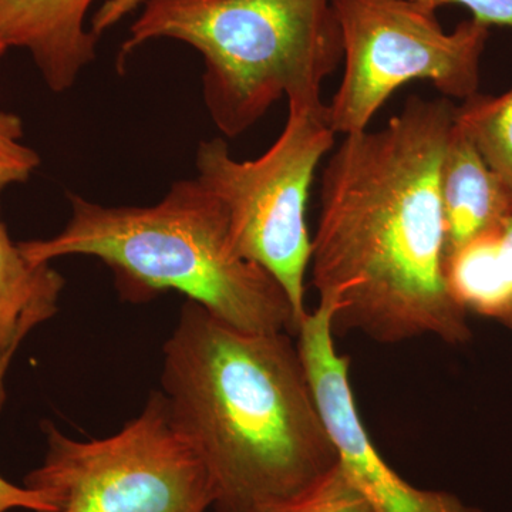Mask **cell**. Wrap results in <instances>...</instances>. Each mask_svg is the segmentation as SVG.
Listing matches in <instances>:
<instances>
[{
	"mask_svg": "<svg viewBox=\"0 0 512 512\" xmlns=\"http://www.w3.org/2000/svg\"><path fill=\"white\" fill-rule=\"evenodd\" d=\"M456 107L412 96L386 127L343 137L320 177L312 282L335 333L379 343L471 338L448 289L440 165Z\"/></svg>",
	"mask_w": 512,
	"mask_h": 512,
	"instance_id": "1",
	"label": "cell"
},
{
	"mask_svg": "<svg viewBox=\"0 0 512 512\" xmlns=\"http://www.w3.org/2000/svg\"><path fill=\"white\" fill-rule=\"evenodd\" d=\"M161 393L210 470L215 512H289L339 466L288 332H249L187 301Z\"/></svg>",
	"mask_w": 512,
	"mask_h": 512,
	"instance_id": "2",
	"label": "cell"
},
{
	"mask_svg": "<svg viewBox=\"0 0 512 512\" xmlns=\"http://www.w3.org/2000/svg\"><path fill=\"white\" fill-rule=\"evenodd\" d=\"M69 201L72 217L59 234L18 242L33 264L93 256L109 266L123 301L175 291L235 328L296 335L288 295L238 251L224 208L197 178L175 181L147 207H107L79 194Z\"/></svg>",
	"mask_w": 512,
	"mask_h": 512,
	"instance_id": "3",
	"label": "cell"
},
{
	"mask_svg": "<svg viewBox=\"0 0 512 512\" xmlns=\"http://www.w3.org/2000/svg\"><path fill=\"white\" fill-rule=\"evenodd\" d=\"M158 39L200 53L204 104L228 138L254 127L282 97L322 99L323 82L343 60L332 0H144L119 69Z\"/></svg>",
	"mask_w": 512,
	"mask_h": 512,
	"instance_id": "4",
	"label": "cell"
},
{
	"mask_svg": "<svg viewBox=\"0 0 512 512\" xmlns=\"http://www.w3.org/2000/svg\"><path fill=\"white\" fill-rule=\"evenodd\" d=\"M288 107L284 130L255 160H237L224 138L202 141L195 178L220 201L238 251L282 286L299 328L308 315L305 278L312 254L306 210L336 133L322 99L289 100Z\"/></svg>",
	"mask_w": 512,
	"mask_h": 512,
	"instance_id": "5",
	"label": "cell"
},
{
	"mask_svg": "<svg viewBox=\"0 0 512 512\" xmlns=\"http://www.w3.org/2000/svg\"><path fill=\"white\" fill-rule=\"evenodd\" d=\"M47 453L25 487L52 498L59 512H205L215 501L210 470L175 423L164 394L99 440H74L43 421Z\"/></svg>",
	"mask_w": 512,
	"mask_h": 512,
	"instance_id": "6",
	"label": "cell"
},
{
	"mask_svg": "<svg viewBox=\"0 0 512 512\" xmlns=\"http://www.w3.org/2000/svg\"><path fill=\"white\" fill-rule=\"evenodd\" d=\"M343 43V70L328 104L329 123L343 137L362 133L404 84L429 82L451 99L478 94L490 28L474 19L453 32L437 9L414 0H332Z\"/></svg>",
	"mask_w": 512,
	"mask_h": 512,
	"instance_id": "7",
	"label": "cell"
},
{
	"mask_svg": "<svg viewBox=\"0 0 512 512\" xmlns=\"http://www.w3.org/2000/svg\"><path fill=\"white\" fill-rule=\"evenodd\" d=\"M335 308L319 301L296 330V343L339 466L375 512H483L447 491L420 490L407 483L377 451L367 433L352 384L350 359L339 352Z\"/></svg>",
	"mask_w": 512,
	"mask_h": 512,
	"instance_id": "8",
	"label": "cell"
},
{
	"mask_svg": "<svg viewBox=\"0 0 512 512\" xmlns=\"http://www.w3.org/2000/svg\"><path fill=\"white\" fill-rule=\"evenodd\" d=\"M96 0H0V45L26 50L52 92L72 89L96 59L86 28Z\"/></svg>",
	"mask_w": 512,
	"mask_h": 512,
	"instance_id": "9",
	"label": "cell"
},
{
	"mask_svg": "<svg viewBox=\"0 0 512 512\" xmlns=\"http://www.w3.org/2000/svg\"><path fill=\"white\" fill-rule=\"evenodd\" d=\"M444 269L468 244L512 218V190L454 119L440 165Z\"/></svg>",
	"mask_w": 512,
	"mask_h": 512,
	"instance_id": "10",
	"label": "cell"
},
{
	"mask_svg": "<svg viewBox=\"0 0 512 512\" xmlns=\"http://www.w3.org/2000/svg\"><path fill=\"white\" fill-rule=\"evenodd\" d=\"M64 284L50 264H33L23 255L0 210V390L20 343L59 311Z\"/></svg>",
	"mask_w": 512,
	"mask_h": 512,
	"instance_id": "11",
	"label": "cell"
},
{
	"mask_svg": "<svg viewBox=\"0 0 512 512\" xmlns=\"http://www.w3.org/2000/svg\"><path fill=\"white\" fill-rule=\"evenodd\" d=\"M446 279L468 315L494 320L512 335V218L448 259Z\"/></svg>",
	"mask_w": 512,
	"mask_h": 512,
	"instance_id": "12",
	"label": "cell"
},
{
	"mask_svg": "<svg viewBox=\"0 0 512 512\" xmlns=\"http://www.w3.org/2000/svg\"><path fill=\"white\" fill-rule=\"evenodd\" d=\"M456 123L512 190V89L500 97L478 93L463 101Z\"/></svg>",
	"mask_w": 512,
	"mask_h": 512,
	"instance_id": "13",
	"label": "cell"
},
{
	"mask_svg": "<svg viewBox=\"0 0 512 512\" xmlns=\"http://www.w3.org/2000/svg\"><path fill=\"white\" fill-rule=\"evenodd\" d=\"M23 121L16 114L0 111V192L13 184L26 183L40 165V156L22 143Z\"/></svg>",
	"mask_w": 512,
	"mask_h": 512,
	"instance_id": "14",
	"label": "cell"
},
{
	"mask_svg": "<svg viewBox=\"0 0 512 512\" xmlns=\"http://www.w3.org/2000/svg\"><path fill=\"white\" fill-rule=\"evenodd\" d=\"M289 512H375L350 483L342 468L335 471Z\"/></svg>",
	"mask_w": 512,
	"mask_h": 512,
	"instance_id": "15",
	"label": "cell"
},
{
	"mask_svg": "<svg viewBox=\"0 0 512 512\" xmlns=\"http://www.w3.org/2000/svg\"><path fill=\"white\" fill-rule=\"evenodd\" d=\"M439 10L441 6L457 5L470 10L471 19L488 26L512 29V0H414Z\"/></svg>",
	"mask_w": 512,
	"mask_h": 512,
	"instance_id": "16",
	"label": "cell"
},
{
	"mask_svg": "<svg viewBox=\"0 0 512 512\" xmlns=\"http://www.w3.org/2000/svg\"><path fill=\"white\" fill-rule=\"evenodd\" d=\"M5 393H0V409L5 402ZM28 510L33 512H59L49 495L28 487H18L0 476V512L10 510Z\"/></svg>",
	"mask_w": 512,
	"mask_h": 512,
	"instance_id": "17",
	"label": "cell"
},
{
	"mask_svg": "<svg viewBox=\"0 0 512 512\" xmlns=\"http://www.w3.org/2000/svg\"><path fill=\"white\" fill-rule=\"evenodd\" d=\"M143 2L144 0H106L94 13L90 29L94 35L100 37L106 30L113 28L121 19L130 15L138 6L143 5Z\"/></svg>",
	"mask_w": 512,
	"mask_h": 512,
	"instance_id": "18",
	"label": "cell"
},
{
	"mask_svg": "<svg viewBox=\"0 0 512 512\" xmlns=\"http://www.w3.org/2000/svg\"><path fill=\"white\" fill-rule=\"evenodd\" d=\"M6 50H8V49H6L5 46L0 45V59H2V56L5 55Z\"/></svg>",
	"mask_w": 512,
	"mask_h": 512,
	"instance_id": "19",
	"label": "cell"
}]
</instances>
